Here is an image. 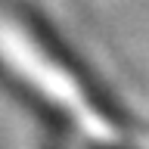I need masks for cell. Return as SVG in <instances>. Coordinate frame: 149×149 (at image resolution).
Here are the masks:
<instances>
[{"mask_svg":"<svg viewBox=\"0 0 149 149\" xmlns=\"http://www.w3.org/2000/svg\"><path fill=\"white\" fill-rule=\"evenodd\" d=\"M28 25H31V34L37 37V44L44 47V53L53 59L59 68H62L68 78H72L74 84H78V90L87 96V102H90L93 109L100 112V115H106L109 121H115L121 127V121H127V115L118 109V102L112 100V93L102 87V84H96V78L90 74V68L74 56V50H68V47L59 40V34H56L53 28L47 25V22H40V19H34V16H28Z\"/></svg>","mask_w":149,"mask_h":149,"instance_id":"1","label":"cell"}]
</instances>
